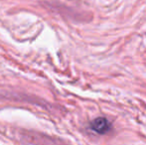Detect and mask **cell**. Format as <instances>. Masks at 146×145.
I'll list each match as a JSON object with an SVG mask.
<instances>
[{"label":"cell","instance_id":"cell-1","mask_svg":"<svg viewBox=\"0 0 146 145\" xmlns=\"http://www.w3.org/2000/svg\"><path fill=\"white\" fill-rule=\"evenodd\" d=\"M90 129L94 132L100 134H104L108 132L111 128V124L110 123L106 118L104 117H98L90 122Z\"/></svg>","mask_w":146,"mask_h":145}]
</instances>
